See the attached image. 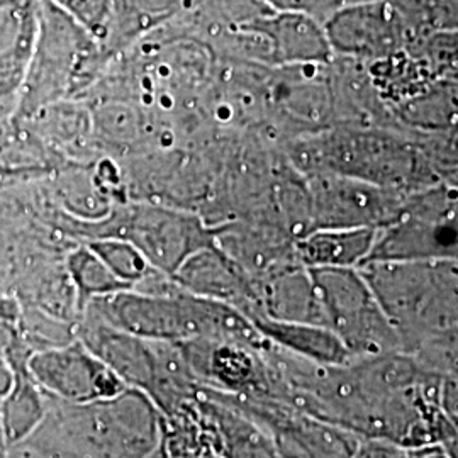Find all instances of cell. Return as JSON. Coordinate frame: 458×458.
<instances>
[{
    "label": "cell",
    "instance_id": "15",
    "mask_svg": "<svg viewBox=\"0 0 458 458\" xmlns=\"http://www.w3.org/2000/svg\"><path fill=\"white\" fill-rule=\"evenodd\" d=\"M440 408L458 431V380H445L440 389Z\"/></svg>",
    "mask_w": 458,
    "mask_h": 458
},
{
    "label": "cell",
    "instance_id": "11",
    "mask_svg": "<svg viewBox=\"0 0 458 458\" xmlns=\"http://www.w3.org/2000/svg\"><path fill=\"white\" fill-rule=\"evenodd\" d=\"M89 248L98 255L102 262L109 267L121 282L130 289L143 282L149 274L151 265L147 259L128 242L119 238H98Z\"/></svg>",
    "mask_w": 458,
    "mask_h": 458
},
{
    "label": "cell",
    "instance_id": "5",
    "mask_svg": "<svg viewBox=\"0 0 458 458\" xmlns=\"http://www.w3.org/2000/svg\"><path fill=\"white\" fill-rule=\"evenodd\" d=\"M39 14L41 0H0V114L17 109Z\"/></svg>",
    "mask_w": 458,
    "mask_h": 458
},
{
    "label": "cell",
    "instance_id": "17",
    "mask_svg": "<svg viewBox=\"0 0 458 458\" xmlns=\"http://www.w3.org/2000/svg\"><path fill=\"white\" fill-rule=\"evenodd\" d=\"M13 380H14V377L7 370L4 361L0 360V399H4L5 394L9 393Z\"/></svg>",
    "mask_w": 458,
    "mask_h": 458
},
{
    "label": "cell",
    "instance_id": "7",
    "mask_svg": "<svg viewBox=\"0 0 458 458\" xmlns=\"http://www.w3.org/2000/svg\"><path fill=\"white\" fill-rule=\"evenodd\" d=\"M253 325L268 342L291 352L295 357L319 365H346L352 352L327 327L312 323L278 321L272 318H255Z\"/></svg>",
    "mask_w": 458,
    "mask_h": 458
},
{
    "label": "cell",
    "instance_id": "8",
    "mask_svg": "<svg viewBox=\"0 0 458 458\" xmlns=\"http://www.w3.org/2000/svg\"><path fill=\"white\" fill-rule=\"evenodd\" d=\"M185 293L209 297L231 304L245 294L238 263L214 246L192 253L174 274ZM233 306V304H231Z\"/></svg>",
    "mask_w": 458,
    "mask_h": 458
},
{
    "label": "cell",
    "instance_id": "3",
    "mask_svg": "<svg viewBox=\"0 0 458 458\" xmlns=\"http://www.w3.org/2000/svg\"><path fill=\"white\" fill-rule=\"evenodd\" d=\"M213 236L194 216L145 206L126 211L100 234L131 243L153 268L170 276L192 253L214 246Z\"/></svg>",
    "mask_w": 458,
    "mask_h": 458
},
{
    "label": "cell",
    "instance_id": "4",
    "mask_svg": "<svg viewBox=\"0 0 458 458\" xmlns=\"http://www.w3.org/2000/svg\"><path fill=\"white\" fill-rule=\"evenodd\" d=\"M30 372L49 393L72 404L109 399L124 391V382L87 346L79 344L34 355Z\"/></svg>",
    "mask_w": 458,
    "mask_h": 458
},
{
    "label": "cell",
    "instance_id": "14",
    "mask_svg": "<svg viewBox=\"0 0 458 458\" xmlns=\"http://www.w3.org/2000/svg\"><path fill=\"white\" fill-rule=\"evenodd\" d=\"M353 458H410V452L397 443L367 438L357 446Z\"/></svg>",
    "mask_w": 458,
    "mask_h": 458
},
{
    "label": "cell",
    "instance_id": "1",
    "mask_svg": "<svg viewBox=\"0 0 458 458\" xmlns=\"http://www.w3.org/2000/svg\"><path fill=\"white\" fill-rule=\"evenodd\" d=\"M70 404L45 421L36 443L55 458H151L160 442L153 401L141 391Z\"/></svg>",
    "mask_w": 458,
    "mask_h": 458
},
{
    "label": "cell",
    "instance_id": "16",
    "mask_svg": "<svg viewBox=\"0 0 458 458\" xmlns=\"http://www.w3.org/2000/svg\"><path fill=\"white\" fill-rule=\"evenodd\" d=\"M410 458H448L438 446L435 445H428V446H421V448H412L410 454Z\"/></svg>",
    "mask_w": 458,
    "mask_h": 458
},
{
    "label": "cell",
    "instance_id": "12",
    "mask_svg": "<svg viewBox=\"0 0 458 458\" xmlns=\"http://www.w3.org/2000/svg\"><path fill=\"white\" fill-rule=\"evenodd\" d=\"M79 22L102 47L107 39L114 0H45Z\"/></svg>",
    "mask_w": 458,
    "mask_h": 458
},
{
    "label": "cell",
    "instance_id": "13",
    "mask_svg": "<svg viewBox=\"0 0 458 458\" xmlns=\"http://www.w3.org/2000/svg\"><path fill=\"white\" fill-rule=\"evenodd\" d=\"M270 13H287L312 17L319 22L336 13L338 0H260Z\"/></svg>",
    "mask_w": 458,
    "mask_h": 458
},
{
    "label": "cell",
    "instance_id": "2",
    "mask_svg": "<svg viewBox=\"0 0 458 458\" xmlns=\"http://www.w3.org/2000/svg\"><path fill=\"white\" fill-rule=\"evenodd\" d=\"M100 43L64 11L41 0L33 56L21 85L17 114L31 117L55 98L73 92L98 60Z\"/></svg>",
    "mask_w": 458,
    "mask_h": 458
},
{
    "label": "cell",
    "instance_id": "10",
    "mask_svg": "<svg viewBox=\"0 0 458 458\" xmlns=\"http://www.w3.org/2000/svg\"><path fill=\"white\" fill-rule=\"evenodd\" d=\"M68 270L81 297L89 301L123 291H131L124 282L115 277L109 267L90 248L75 251L68 260Z\"/></svg>",
    "mask_w": 458,
    "mask_h": 458
},
{
    "label": "cell",
    "instance_id": "9",
    "mask_svg": "<svg viewBox=\"0 0 458 458\" xmlns=\"http://www.w3.org/2000/svg\"><path fill=\"white\" fill-rule=\"evenodd\" d=\"M214 423L221 435L223 454L226 458H282L274 438L265 433L251 418H243L233 411L211 406Z\"/></svg>",
    "mask_w": 458,
    "mask_h": 458
},
{
    "label": "cell",
    "instance_id": "6",
    "mask_svg": "<svg viewBox=\"0 0 458 458\" xmlns=\"http://www.w3.org/2000/svg\"><path fill=\"white\" fill-rule=\"evenodd\" d=\"M248 24L262 34L270 55L282 62H312L327 55V34L321 22L312 17L268 13Z\"/></svg>",
    "mask_w": 458,
    "mask_h": 458
}]
</instances>
